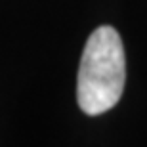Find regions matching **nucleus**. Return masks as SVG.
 Listing matches in <instances>:
<instances>
[{
  "instance_id": "f257e3e1",
  "label": "nucleus",
  "mask_w": 147,
  "mask_h": 147,
  "mask_svg": "<svg viewBox=\"0 0 147 147\" xmlns=\"http://www.w3.org/2000/svg\"><path fill=\"white\" fill-rule=\"evenodd\" d=\"M126 57L120 34L101 25L86 40L76 76V101L86 115L113 109L124 92Z\"/></svg>"
}]
</instances>
